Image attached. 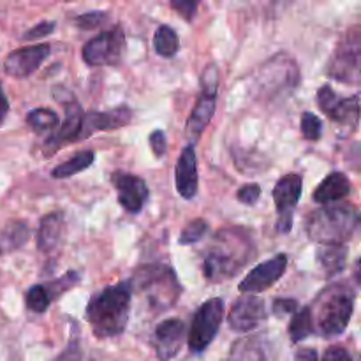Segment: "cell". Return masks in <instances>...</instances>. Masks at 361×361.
<instances>
[{"instance_id":"cell-13","label":"cell","mask_w":361,"mask_h":361,"mask_svg":"<svg viewBox=\"0 0 361 361\" xmlns=\"http://www.w3.org/2000/svg\"><path fill=\"white\" fill-rule=\"evenodd\" d=\"M286 268H288V256H286V254H277V256L271 257V259L257 264V267L252 268V271H249V275L240 282V293L254 296L257 295V293L267 291V289H270L275 282L281 281L282 275L286 274Z\"/></svg>"},{"instance_id":"cell-28","label":"cell","mask_w":361,"mask_h":361,"mask_svg":"<svg viewBox=\"0 0 361 361\" xmlns=\"http://www.w3.org/2000/svg\"><path fill=\"white\" fill-rule=\"evenodd\" d=\"M154 48L164 59H173L178 53L180 41L176 32L169 25H161L154 35Z\"/></svg>"},{"instance_id":"cell-38","label":"cell","mask_w":361,"mask_h":361,"mask_svg":"<svg viewBox=\"0 0 361 361\" xmlns=\"http://www.w3.org/2000/svg\"><path fill=\"white\" fill-rule=\"evenodd\" d=\"M53 361H83V353H81L80 344L76 341H71L69 345Z\"/></svg>"},{"instance_id":"cell-16","label":"cell","mask_w":361,"mask_h":361,"mask_svg":"<svg viewBox=\"0 0 361 361\" xmlns=\"http://www.w3.org/2000/svg\"><path fill=\"white\" fill-rule=\"evenodd\" d=\"M49 51H51L49 44L23 46L7 55L4 69L13 78H20V80L28 78L42 66V62L49 56Z\"/></svg>"},{"instance_id":"cell-24","label":"cell","mask_w":361,"mask_h":361,"mask_svg":"<svg viewBox=\"0 0 361 361\" xmlns=\"http://www.w3.org/2000/svg\"><path fill=\"white\" fill-rule=\"evenodd\" d=\"M316 254L317 264L323 270L324 277L331 279L344 271L345 261H348V249H345V245H321Z\"/></svg>"},{"instance_id":"cell-2","label":"cell","mask_w":361,"mask_h":361,"mask_svg":"<svg viewBox=\"0 0 361 361\" xmlns=\"http://www.w3.org/2000/svg\"><path fill=\"white\" fill-rule=\"evenodd\" d=\"M133 289L129 282L108 286L90 298L87 305L88 324L97 338L118 337L126 331L130 316Z\"/></svg>"},{"instance_id":"cell-6","label":"cell","mask_w":361,"mask_h":361,"mask_svg":"<svg viewBox=\"0 0 361 361\" xmlns=\"http://www.w3.org/2000/svg\"><path fill=\"white\" fill-rule=\"evenodd\" d=\"M300 71L295 60L286 53L271 56L261 66L254 80V92L257 97H275L282 92H289L298 85Z\"/></svg>"},{"instance_id":"cell-3","label":"cell","mask_w":361,"mask_h":361,"mask_svg":"<svg viewBox=\"0 0 361 361\" xmlns=\"http://www.w3.org/2000/svg\"><path fill=\"white\" fill-rule=\"evenodd\" d=\"M355 310V291L348 284H331L314 300V331L324 338L338 337L345 331Z\"/></svg>"},{"instance_id":"cell-1","label":"cell","mask_w":361,"mask_h":361,"mask_svg":"<svg viewBox=\"0 0 361 361\" xmlns=\"http://www.w3.org/2000/svg\"><path fill=\"white\" fill-rule=\"evenodd\" d=\"M254 257L249 233L242 228H226L215 235L214 243L203 254V277L208 282H226L235 277Z\"/></svg>"},{"instance_id":"cell-34","label":"cell","mask_w":361,"mask_h":361,"mask_svg":"<svg viewBox=\"0 0 361 361\" xmlns=\"http://www.w3.org/2000/svg\"><path fill=\"white\" fill-rule=\"evenodd\" d=\"M55 21H42V23L34 25L30 30L23 34V41H37V39L46 37V35H49L55 30Z\"/></svg>"},{"instance_id":"cell-36","label":"cell","mask_w":361,"mask_h":361,"mask_svg":"<svg viewBox=\"0 0 361 361\" xmlns=\"http://www.w3.org/2000/svg\"><path fill=\"white\" fill-rule=\"evenodd\" d=\"M298 312V302L293 298H277L274 302V314L279 317Z\"/></svg>"},{"instance_id":"cell-12","label":"cell","mask_w":361,"mask_h":361,"mask_svg":"<svg viewBox=\"0 0 361 361\" xmlns=\"http://www.w3.org/2000/svg\"><path fill=\"white\" fill-rule=\"evenodd\" d=\"M317 106L321 108V111L331 118L334 122L342 123V126H348L355 129L358 126L360 118V95H353V97L341 99L334 92V88L324 85L323 88H319L317 92Z\"/></svg>"},{"instance_id":"cell-15","label":"cell","mask_w":361,"mask_h":361,"mask_svg":"<svg viewBox=\"0 0 361 361\" xmlns=\"http://www.w3.org/2000/svg\"><path fill=\"white\" fill-rule=\"evenodd\" d=\"M111 183L118 194V203L129 214H137L143 210L148 201V187L141 176L126 171H115L111 175Z\"/></svg>"},{"instance_id":"cell-11","label":"cell","mask_w":361,"mask_h":361,"mask_svg":"<svg viewBox=\"0 0 361 361\" xmlns=\"http://www.w3.org/2000/svg\"><path fill=\"white\" fill-rule=\"evenodd\" d=\"M303 180L302 176L291 173V175L282 176L274 187V201L277 207L279 217L275 229L281 235H288L293 228V215H295V208L298 204L300 196H302Z\"/></svg>"},{"instance_id":"cell-25","label":"cell","mask_w":361,"mask_h":361,"mask_svg":"<svg viewBox=\"0 0 361 361\" xmlns=\"http://www.w3.org/2000/svg\"><path fill=\"white\" fill-rule=\"evenodd\" d=\"M94 161H95V154L92 150L78 152V154H74L69 161H66V162H62V164L56 166V168L51 171V176L53 178H59V180L69 178V176H74V175H78V173L85 171L88 166L94 164Z\"/></svg>"},{"instance_id":"cell-9","label":"cell","mask_w":361,"mask_h":361,"mask_svg":"<svg viewBox=\"0 0 361 361\" xmlns=\"http://www.w3.org/2000/svg\"><path fill=\"white\" fill-rule=\"evenodd\" d=\"M222 317H224V300L210 298L196 310L192 317V324L189 330V345L190 353H203L208 345L214 342L219 328H221Z\"/></svg>"},{"instance_id":"cell-35","label":"cell","mask_w":361,"mask_h":361,"mask_svg":"<svg viewBox=\"0 0 361 361\" xmlns=\"http://www.w3.org/2000/svg\"><path fill=\"white\" fill-rule=\"evenodd\" d=\"M261 196V187L256 185V183H247L242 189L238 190L236 197H238L240 203L243 204H256L259 201Z\"/></svg>"},{"instance_id":"cell-4","label":"cell","mask_w":361,"mask_h":361,"mask_svg":"<svg viewBox=\"0 0 361 361\" xmlns=\"http://www.w3.org/2000/svg\"><path fill=\"white\" fill-rule=\"evenodd\" d=\"M360 226V214L353 204H335L314 210L307 217L305 231L319 245H345Z\"/></svg>"},{"instance_id":"cell-19","label":"cell","mask_w":361,"mask_h":361,"mask_svg":"<svg viewBox=\"0 0 361 361\" xmlns=\"http://www.w3.org/2000/svg\"><path fill=\"white\" fill-rule=\"evenodd\" d=\"M133 120V111L127 106L108 109V111H88L83 115L80 140H87L90 134L99 130H115L126 127Z\"/></svg>"},{"instance_id":"cell-5","label":"cell","mask_w":361,"mask_h":361,"mask_svg":"<svg viewBox=\"0 0 361 361\" xmlns=\"http://www.w3.org/2000/svg\"><path fill=\"white\" fill-rule=\"evenodd\" d=\"M130 289L148 293L150 305L159 310H166L175 305L180 296V284L175 271L164 264L141 267L129 282Z\"/></svg>"},{"instance_id":"cell-41","label":"cell","mask_w":361,"mask_h":361,"mask_svg":"<svg viewBox=\"0 0 361 361\" xmlns=\"http://www.w3.org/2000/svg\"><path fill=\"white\" fill-rule=\"evenodd\" d=\"M319 360V355L314 348H305V349H298L295 355V361H317Z\"/></svg>"},{"instance_id":"cell-27","label":"cell","mask_w":361,"mask_h":361,"mask_svg":"<svg viewBox=\"0 0 361 361\" xmlns=\"http://www.w3.org/2000/svg\"><path fill=\"white\" fill-rule=\"evenodd\" d=\"M288 334L291 337V341L295 344L305 341L310 335H314V321H312V312H310V307H305V309L298 310V312L293 316L291 324L288 328Z\"/></svg>"},{"instance_id":"cell-31","label":"cell","mask_w":361,"mask_h":361,"mask_svg":"<svg viewBox=\"0 0 361 361\" xmlns=\"http://www.w3.org/2000/svg\"><path fill=\"white\" fill-rule=\"evenodd\" d=\"M300 127H302V136L309 141H317L323 136V122L314 113L305 111L300 120Z\"/></svg>"},{"instance_id":"cell-7","label":"cell","mask_w":361,"mask_h":361,"mask_svg":"<svg viewBox=\"0 0 361 361\" xmlns=\"http://www.w3.org/2000/svg\"><path fill=\"white\" fill-rule=\"evenodd\" d=\"M217 92H219V69L215 63L204 69L201 76V92L190 111L189 120L185 126V136L190 141V145H196L197 140L203 134L204 127L212 122L215 113V104H217Z\"/></svg>"},{"instance_id":"cell-26","label":"cell","mask_w":361,"mask_h":361,"mask_svg":"<svg viewBox=\"0 0 361 361\" xmlns=\"http://www.w3.org/2000/svg\"><path fill=\"white\" fill-rule=\"evenodd\" d=\"M28 235H30V231H28L27 222H13V224L7 226L0 233V254H7L20 249L21 245H25Z\"/></svg>"},{"instance_id":"cell-10","label":"cell","mask_w":361,"mask_h":361,"mask_svg":"<svg viewBox=\"0 0 361 361\" xmlns=\"http://www.w3.org/2000/svg\"><path fill=\"white\" fill-rule=\"evenodd\" d=\"M123 49H126V34L123 28L116 25L111 30L101 32L90 39L81 49V55L85 63L92 67L116 66L122 60Z\"/></svg>"},{"instance_id":"cell-22","label":"cell","mask_w":361,"mask_h":361,"mask_svg":"<svg viewBox=\"0 0 361 361\" xmlns=\"http://www.w3.org/2000/svg\"><path fill=\"white\" fill-rule=\"evenodd\" d=\"M351 194V182L348 176L341 171H335L328 175L319 183L312 194V200L319 204H330L334 201H341Z\"/></svg>"},{"instance_id":"cell-32","label":"cell","mask_w":361,"mask_h":361,"mask_svg":"<svg viewBox=\"0 0 361 361\" xmlns=\"http://www.w3.org/2000/svg\"><path fill=\"white\" fill-rule=\"evenodd\" d=\"M208 231V222L204 219H196V221L189 222V224L183 228L182 235H180L178 242L180 245H190V243H196L207 235Z\"/></svg>"},{"instance_id":"cell-8","label":"cell","mask_w":361,"mask_h":361,"mask_svg":"<svg viewBox=\"0 0 361 361\" xmlns=\"http://www.w3.org/2000/svg\"><path fill=\"white\" fill-rule=\"evenodd\" d=\"M326 74L342 83L358 85L361 80V32L353 27L338 42L328 62Z\"/></svg>"},{"instance_id":"cell-30","label":"cell","mask_w":361,"mask_h":361,"mask_svg":"<svg viewBox=\"0 0 361 361\" xmlns=\"http://www.w3.org/2000/svg\"><path fill=\"white\" fill-rule=\"evenodd\" d=\"M25 302H27L28 310H32L35 314H44L48 310L49 303H51V298H49L44 286L37 284L28 289L27 296H25Z\"/></svg>"},{"instance_id":"cell-21","label":"cell","mask_w":361,"mask_h":361,"mask_svg":"<svg viewBox=\"0 0 361 361\" xmlns=\"http://www.w3.org/2000/svg\"><path fill=\"white\" fill-rule=\"evenodd\" d=\"M271 344L264 335H249L231 345L228 361H271Z\"/></svg>"},{"instance_id":"cell-29","label":"cell","mask_w":361,"mask_h":361,"mask_svg":"<svg viewBox=\"0 0 361 361\" xmlns=\"http://www.w3.org/2000/svg\"><path fill=\"white\" fill-rule=\"evenodd\" d=\"M59 115L49 108L32 109L27 115V123L34 133H55L59 129Z\"/></svg>"},{"instance_id":"cell-20","label":"cell","mask_w":361,"mask_h":361,"mask_svg":"<svg viewBox=\"0 0 361 361\" xmlns=\"http://www.w3.org/2000/svg\"><path fill=\"white\" fill-rule=\"evenodd\" d=\"M175 182L176 190L183 200H192L197 194V161L196 150L192 145H187L182 150V155L176 161L175 168Z\"/></svg>"},{"instance_id":"cell-40","label":"cell","mask_w":361,"mask_h":361,"mask_svg":"<svg viewBox=\"0 0 361 361\" xmlns=\"http://www.w3.org/2000/svg\"><path fill=\"white\" fill-rule=\"evenodd\" d=\"M323 361H355L344 348H330L324 353Z\"/></svg>"},{"instance_id":"cell-23","label":"cell","mask_w":361,"mask_h":361,"mask_svg":"<svg viewBox=\"0 0 361 361\" xmlns=\"http://www.w3.org/2000/svg\"><path fill=\"white\" fill-rule=\"evenodd\" d=\"M63 231V214L62 212H51L44 215L39 222L37 229V247L41 252H51L59 245Z\"/></svg>"},{"instance_id":"cell-17","label":"cell","mask_w":361,"mask_h":361,"mask_svg":"<svg viewBox=\"0 0 361 361\" xmlns=\"http://www.w3.org/2000/svg\"><path fill=\"white\" fill-rule=\"evenodd\" d=\"M63 102V108H66V118H63L62 127L55 130L51 136L46 140V148L51 152L59 150L63 145L74 143V141H80V133H81V123H83V109H81L80 102L74 101V97H69Z\"/></svg>"},{"instance_id":"cell-39","label":"cell","mask_w":361,"mask_h":361,"mask_svg":"<svg viewBox=\"0 0 361 361\" xmlns=\"http://www.w3.org/2000/svg\"><path fill=\"white\" fill-rule=\"evenodd\" d=\"M171 7L175 11H178V13L182 14L187 21H190L194 18V14H196L197 2H194V0H178V2H176V0H173Z\"/></svg>"},{"instance_id":"cell-33","label":"cell","mask_w":361,"mask_h":361,"mask_svg":"<svg viewBox=\"0 0 361 361\" xmlns=\"http://www.w3.org/2000/svg\"><path fill=\"white\" fill-rule=\"evenodd\" d=\"M106 20H108V13H104V11H94V13H85L81 16H78L74 20V23L80 28H83V30H92V28L101 27Z\"/></svg>"},{"instance_id":"cell-18","label":"cell","mask_w":361,"mask_h":361,"mask_svg":"<svg viewBox=\"0 0 361 361\" xmlns=\"http://www.w3.org/2000/svg\"><path fill=\"white\" fill-rule=\"evenodd\" d=\"M185 341V324L182 319H166L155 328L154 334V348L157 353V358L161 361H168L178 355Z\"/></svg>"},{"instance_id":"cell-42","label":"cell","mask_w":361,"mask_h":361,"mask_svg":"<svg viewBox=\"0 0 361 361\" xmlns=\"http://www.w3.org/2000/svg\"><path fill=\"white\" fill-rule=\"evenodd\" d=\"M7 113H9V101H7V95L6 92H4L2 83H0V126L6 122Z\"/></svg>"},{"instance_id":"cell-14","label":"cell","mask_w":361,"mask_h":361,"mask_svg":"<svg viewBox=\"0 0 361 361\" xmlns=\"http://www.w3.org/2000/svg\"><path fill=\"white\" fill-rule=\"evenodd\" d=\"M267 321V307L257 296L247 295L233 303L228 316V324L233 331L249 334Z\"/></svg>"},{"instance_id":"cell-37","label":"cell","mask_w":361,"mask_h":361,"mask_svg":"<svg viewBox=\"0 0 361 361\" xmlns=\"http://www.w3.org/2000/svg\"><path fill=\"white\" fill-rule=\"evenodd\" d=\"M148 141H150V147H152V152L155 154V157H162V155L166 154V150H168V143H166V134L162 133V130H154V133L150 134V137H148Z\"/></svg>"}]
</instances>
